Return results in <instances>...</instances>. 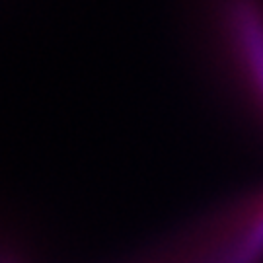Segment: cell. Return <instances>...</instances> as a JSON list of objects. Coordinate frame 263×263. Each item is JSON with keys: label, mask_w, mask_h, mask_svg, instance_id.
I'll return each mask as SVG.
<instances>
[{"label": "cell", "mask_w": 263, "mask_h": 263, "mask_svg": "<svg viewBox=\"0 0 263 263\" xmlns=\"http://www.w3.org/2000/svg\"><path fill=\"white\" fill-rule=\"evenodd\" d=\"M151 263H263V191L228 213L199 240Z\"/></svg>", "instance_id": "6da1fadb"}, {"label": "cell", "mask_w": 263, "mask_h": 263, "mask_svg": "<svg viewBox=\"0 0 263 263\" xmlns=\"http://www.w3.org/2000/svg\"><path fill=\"white\" fill-rule=\"evenodd\" d=\"M224 24L236 65L263 109V0H224Z\"/></svg>", "instance_id": "7a4b0ae2"}, {"label": "cell", "mask_w": 263, "mask_h": 263, "mask_svg": "<svg viewBox=\"0 0 263 263\" xmlns=\"http://www.w3.org/2000/svg\"><path fill=\"white\" fill-rule=\"evenodd\" d=\"M0 263H16V261H14L12 257H6V255L2 257V255H0Z\"/></svg>", "instance_id": "3957f363"}]
</instances>
